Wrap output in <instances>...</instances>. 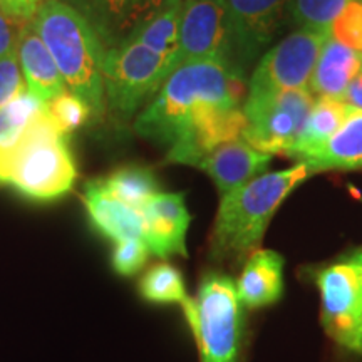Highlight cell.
Wrapping results in <instances>:
<instances>
[{
  "instance_id": "obj_12",
  "label": "cell",
  "mask_w": 362,
  "mask_h": 362,
  "mask_svg": "<svg viewBox=\"0 0 362 362\" xmlns=\"http://www.w3.org/2000/svg\"><path fill=\"white\" fill-rule=\"evenodd\" d=\"M74 8L101 40L112 49L128 42L144 22L165 7L168 0H62Z\"/></svg>"
},
{
  "instance_id": "obj_14",
  "label": "cell",
  "mask_w": 362,
  "mask_h": 362,
  "mask_svg": "<svg viewBox=\"0 0 362 362\" xmlns=\"http://www.w3.org/2000/svg\"><path fill=\"white\" fill-rule=\"evenodd\" d=\"M272 158L274 156L269 153L260 151L243 138H238L211 149L194 168L205 171L214 180L220 197H223L264 173L267 166H270Z\"/></svg>"
},
{
  "instance_id": "obj_20",
  "label": "cell",
  "mask_w": 362,
  "mask_h": 362,
  "mask_svg": "<svg viewBox=\"0 0 362 362\" xmlns=\"http://www.w3.org/2000/svg\"><path fill=\"white\" fill-rule=\"evenodd\" d=\"M352 111L354 107L349 106L344 99L315 96L314 106L307 116L302 133L287 158L298 161L300 158L322 148L337 133Z\"/></svg>"
},
{
  "instance_id": "obj_21",
  "label": "cell",
  "mask_w": 362,
  "mask_h": 362,
  "mask_svg": "<svg viewBox=\"0 0 362 362\" xmlns=\"http://www.w3.org/2000/svg\"><path fill=\"white\" fill-rule=\"evenodd\" d=\"M98 183L107 194L139 211L153 194L160 192L155 173L138 165L121 166L107 178L98 180Z\"/></svg>"
},
{
  "instance_id": "obj_5",
  "label": "cell",
  "mask_w": 362,
  "mask_h": 362,
  "mask_svg": "<svg viewBox=\"0 0 362 362\" xmlns=\"http://www.w3.org/2000/svg\"><path fill=\"white\" fill-rule=\"evenodd\" d=\"M200 349L202 362H238L243 341V305L228 275L210 272L194 298L181 305Z\"/></svg>"
},
{
  "instance_id": "obj_32",
  "label": "cell",
  "mask_w": 362,
  "mask_h": 362,
  "mask_svg": "<svg viewBox=\"0 0 362 362\" xmlns=\"http://www.w3.org/2000/svg\"><path fill=\"white\" fill-rule=\"evenodd\" d=\"M344 101L354 110L362 111V69L357 72L356 78L347 86L346 93H344Z\"/></svg>"
},
{
  "instance_id": "obj_22",
  "label": "cell",
  "mask_w": 362,
  "mask_h": 362,
  "mask_svg": "<svg viewBox=\"0 0 362 362\" xmlns=\"http://www.w3.org/2000/svg\"><path fill=\"white\" fill-rule=\"evenodd\" d=\"M44 111L45 101L29 89H24L19 96L0 107V158L16 148L27 126Z\"/></svg>"
},
{
  "instance_id": "obj_27",
  "label": "cell",
  "mask_w": 362,
  "mask_h": 362,
  "mask_svg": "<svg viewBox=\"0 0 362 362\" xmlns=\"http://www.w3.org/2000/svg\"><path fill=\"white\" fill-rule=\"evenodd\" d=\"M329 37L362 56V0H349L329 27Z\"/></svg>"
},
{
  "instance_id": "obj_10",
  "label": "cell",
  "mask_w": 362,
  "mask_h": 362,
  "mask_svg": "<svg viewBox=\"0 0 362 362\" xmlns=\"http://www.w3.org/2000/svg\"><path fill=\"white\" fill-rule=\"evenodd\" d=\"M228 13L230 67L245 78L282 29L288 0H225Z\"/></svg>"
},
{
  "instance_id": "obj_15",
  "label": "cell",
  "mask_w": 362,
  "mask_h": 362,
  "mask_svg": "<svg viewBox=\"0 0 362 362\" xmlns=\"http://www.w3.org/2000/svg\"><path fill=\"white\" fill-rule=\"evenodd\" d=\"M237 293L247 309L272 305L284 292V257L274 250L259 248L243 262Z\"/></svg>"
},
{
  "instance_id": "obj_30",
  "label": "cell",
  "mask_w": 362,
  "mask_h": 362,
  "mask_svg": "<svg viewBox=\"0 0 362 362\" xmlns=\"http://www.w3.org/2000/svg\"><path fill=\"white\" fill-rule=\"evenodd\" d=\"M39 6L40 0H0V11L21 24L33 22Z\"/></svg>"
},
{
  "instance_id": "obj_19",
  "label": "cell",
  "mask_w": 362,
  "mask_h": 362,
  "mask_svg": "<svg viewBox=\"0 0 362 362\" xmlns=\"http://www.w3.org/2000/svg\"><path fill=\"white\" fill-rule=\"evenodd\" d=\"M361 69L362 56L329 37L317 57L309 89L314 96L344 99L347 86Z\"/></svg>"
},
{
  "instance_id": "obj_28",
  "label": "cell",
  "mask_w": 362,
  "mask_h": 362,
  "mask_svg": "<svg viewBox=\"0 0 362 362\" xmlns=\"http://www.w3.org/2000/svg\"><path fill=\"white\" fill-rule=\"evenodd\" d=\"M148 255L149 250L144 240H124V242L116 243L115 252H112V267L117 274L133 275L143 269Z\"/></svg>"
},
{
  "instance_id": "obj_13",
  "label": "cell",
  "mask_w": 362,
  "mask_h": 362,
  "mask_svg": "<svg viewBox=\"0 0 362 362\" xmlns=\"http://www.w3.org/2000/svg\"><path fill=\"white\" fill-rule=\"evenodd\" d=\"M141 216L143 240L149 253L160 259L187 257V233L192 218L185 205V193L158 192L141 208Z\"/></svg>"
},
{
  "instance_id": "obj_25",
  "label": "cell",
  "mask_w": 362,
  "mask_h": 362,
  "mask_svg": "<svg viewBox=\"0 0 362 362\" xmlns=\"http://www.w3.org/2000/svg\"><path fill=\"white\" fill-rule=\"evenodd\" d=\"M349 0H288V16L298 29L329 30Z\"/></svg>"
},
{
  "instance_id": "obj_23",
  "label": "cell",
  "mask_w": 362,
  "mask_h": 362,
  "mask_svg": "<svg viewBox=\"0 0 362 362\" xmlns=\"http://www.w3.org/2000/svg\"><path fill=\"white\" fill-rule=\"evenodd\" d=\"M181 8H183V0H168L165 7L144 22L129 40H138L158 54L173 57L178 45Z\"/></svg>"
},
{
  "instance_id": "obj_11",
  "label": "cell",
  "mask_w": 362,
  "mask_h": 362,
  "mask_svg": "<svg viewBox=\"0 0 362 362\" xmlns=\"http://www.w3.org/2000/svg\"><path fill=\"white\" fill-rule=\"evenodd\" d=\"M221 59L230 66L228 13L225 0H183L176 51L171 57L173 72L185 62Z\"/></svg>"
},
{
  "instance_id": "obj_26",
  "label": "cell",
  "mask_w": 362,
  "mask_h": 362,
  "mask_svg": "<svg viewBox=\"0 0 362 362\" xmlns=\"http://www.w3.org/2000/svg\"><path fill=\"white\" fill-rule=\"evenodd\" d=\"M45 112L64 136L74 133L93 115L89 104L83 98H79L78 94L71 93L69 89L57 94L56 98L49 99L45 103Z\"/></svg>"
},
{
  "instance_id": "obj_17",
  "label": "cell",
  "mask_w": 362,
  "mask_h": 362,
  "mask_svg": "<svg viewBox=\"0 0 362 362\" xmlns=\"http://www.w3.org/2000/svg\"><path fill=\"white\" fill-rule=\"evenodd\" d=\"M17 56L27 89L47 103L67 89L54 59L44 40L35 33L33 22L21 27L17 40Z\"/></svg>"
},
{
  "instance_id": "obj_8",
  "label": "cell",
  "mask_w": 362,
  "mask_h": 362,
  "mask_svg": "<svg viewBox=\"0 0 362 362\" xmlns=\"http://www.w3.org/2000/svg\"><path fill=\"white\" fill-rule=\"evenodd\" d=\"M314 101L309 88L247 98L243 103L247 128L242 138L272 156H287L302 133Z\"/></svg>"
},
{
  "instance_id": "obj_24",
  "label": "cell",
  "mask_w": 362,
  "mask_h": 362,
  "mask_svg": "<svg viewBox=\"0 0 362 362\" xmlns=\"http://www.w3.org/2000/svg\"><path fill=\"white\" fill-rule=\"evenodd\" d=\"M141 296L155 304H181L188 300L183 277L175 267L161 264L153 267L139 284Z\"/></svg>"
},
{
  "instance_id": "obj_4",
  "label": "cell",
  "mask_w": 362,
  "mask_h": 362,
  "mask_svg": "<svg viewBox=\"0 0 362 362\" xmlns=\"http://www.w3.org/2000/svg\"><path fill=\"white\" fill-rule=\"evenodd\" d=\"M66 138L44 111L27 126L16 148L0 158V183L35 202L64 197L78 175Z\"/></svg>"
},
{
  "instance_id": "obj_18",
  "label": "cell",
  "mask_w": 362,
  "mask_h": 362,
  "mask_svg": "<svg viewBox=\"0 0 362 362\" xmlns=\"http://www.w3.org/2000/svg\"><path fill=\"white\" fill-rule=\"evenodd\" d=\"M312 175L362 170V111L354 110L322 148L300 158Z\"/></svg>"
},
{
  "instance_id": "obj_16",
  "label": "cell",
  "mask_w": 362,
  "mask_h": 362,
  "mask_svg": "<svg viewBox=\"0 0 362 362\" xmlns=\"http://www.w3.org/2000/svg\"><path fill=\"white\" fill-rule=\"evenodd\" d=\"M84 206L94 228L111 242L143 240L141 211L116 200L99 187L98 180L89 181L84 189Z\"/></svg>"
},
{
  "instance_id": "obj_9",
  "label": "cell",
  "mask_w": 362,
  "mask_h": 362,
  "mask_svg": "<svg viewBox=\"0 0 362 362\" xmlns=\"http://www.w3.org/2000/svg\"><path fill=\"white\" fill-rule=\"evenodd\" d=\"M329 30L297 29L269 49L248 81V96L309 88L320 49Z\"/></svg>"
},
{
  "instance_id": "obj_29",
  "label": "cell",
  "mask_w": 362,
  "mask_h": 362,
  "mask_svg": "<svg viewBox=\"0 0 362 362\" xmlns=\"http://www.w3.org/2000/svg\"><path fill=\"white\" fill-rule=\"evenodd\" d=\"M24 89H27L25 79L22 74L16 47L0 57V107L19 96Z\"/></svg>"
},
{
  "instance_id": "obj_2",
  "label": "cell",
  "mask_w": 362,
  "mask_h": 362,
  "mask_svg": "<svg viewBox=\"0 0 362 362\" xmlns=\"http://www.w3.org/2000/svg\"><path fill=\"white\" fill-rule=\"evenodd\" d=\"M312 173L302 163L262 173L223 194L211 235L210 257L220 264H242L259 250L275 211Z\"/></svg>"
},
{
  "instance_id": "obj_3",
  "label": "cell",
  "mask_w": 362,
  "mask_h": 362,
  "mask_svg": "<svg viewBox=\"0 0 362 362\" xmlns=\"http://www.w3.org/2000/svg\"><path fill=\"white\" fill-rule=\"evenodd\" d=\"M33 25L51 52L66 88L83 98L94 116H103L106 47L93 27L62 0L40 2Z\"/></svg>"
},
{
  "instance_id": "obj_1",
  "label": "cell",
  "mask_w": 362,
  "mask_h": 362,
  "mask_svg": "<svg viewBox=\"0 0 362 362\" xmlns=\"http://www.w3.org/2000/svg\"><path fill=\"white\" fill-rule=\"evenodd\" d=\"M243 79L221 59L185 62L136 117V133L165 146L168 163L194 166L243 136Z\"/></svg>"
},
{
  "instance_id": "obj_31",
  "label": "cell",
  "mask_w": 362,
  "mask_h": 362,
  "mask_svg": "<svg viewBox=\"0 0 362 362\" xmlns=\"http://www.w3.org/2000/svg\"><path fill=\"white\" fill-rule=\"evenodd\" d=\"M24 24L16 22L7 13L0 11V57L6 56L17 47V40H19L21 27Z\"/></svg>"
},
{
  "instance_id": "obj_6",
  "label": "cell",
  "mask_w": 362,
  "mask_h": 362,
  "mask_svg": "<svg viewBox=\"0 0 362 362\" xmlns=\"http://www.w3.org/2000/svg\"><path fill=\"white\" fill-rule=\"evenodd\" d=\"M320 293V319L327 336L362 357V247L310 270Z\"/></svg>"
},
{
  "instance_id": "obj_7",
  "label": "cell",
  "mask_w": 362,
  "mask_h": 362,
  "mask_svg": "<svg viewBox=\"0 0 362 362\" xmlns=\"http://www.w3.org/2000/svg\"><path fill=\"white\" fill-rule=\"evenodd\" d=\"M170 62L171 57L138 40L107 49L103 66L106 106L121 117L133 116L160 90L171 72Z\"/></svg>"
}]
</instances>
